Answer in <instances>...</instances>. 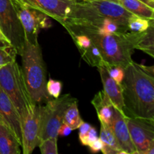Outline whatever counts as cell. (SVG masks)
Segmentation results:
<instances>
[{
    "label": "cell",
    "mask_w": 154,
    "mask_h": 154,
    "mask_svg": "<svg viewBox=\"0 0 154 154\" xmlns=\"http://www.w3.org/2000/svg\"><path fill=\"white\" fill-rule=\"evenodd\" d=\"M123 115L127 117L154 119V67L132 60L125 68L120 84Z\"/></svg>",
    "instance_id": "1"
},
{
    "label": "cell",
    "mask_w": 154,
    "mask_h": 154,
    "mask_svg": "<svg viewBox=\"0 0 154 154\" xmlns=\"http://www.w3.org/2000/svg\"><path fill=\"white\" fill-rule=\"evenodd\" d=\"M63 26L64 28L69 27L88 35L100 51L105 67L118 66L125 69L132 61V55L135 49L131 42L129 32L117 34H101L91 27L81 24L65 23Z\"/></svg>",
    "instance_id": "2"
},
{
    "label": "cell",
    "mask_w": 154,
    "mask_h": 154,
    "mask_svg": "<svg viewBox=\"0 0 154 154\" xmlns=\"http://www.w3.org/2000/svg\"><path fill=\"white\" fill-rule=\"evenodd\" d=\"M23 78L32 100L42 105L50 99L47 92V70L40 45L29 43L25 39L22 53Z\"/></svg>",
    "instance_id": "3"
},
{
    "label": "cell",
    "mask_w": 154,
    "mask_h": 154,
    "mask_svg": "<svg viewBox=\"0 0 154 154\" xmlns=\"http://www.w3.org/2000/svg\"><path fill=\"white\" fill-rule=\"evenodd\" d=\"M131 14L118 2L111 0H76L66 22L90 23L104 18H111L127 26Z\"/></svg>",
    "instance_id": "4"
},
{
    "label": "cell",
    "mask_w": 154,
    "mask_h": 154,
    "mask_svg": "<svg viewBox=\"0 0 154 154\" xmlns=\"http://www.w3.org/2000/svg\"><path fill=\"white\" fill-rule=\"evenodd\" d=\"M0 87L14 105L21 120L35 103L27 90L21 68L16 60L0 69Z\"/></svg>",
    "instance_id": "5"
},
{
    "label": "cell",
    "mask_w": 154,
    "mask_h": 154,
    "mask_svg": "<svg viewBox=\"0 0 154 154\" xmlns=\"http://www.w3.org/2000/svg\"><path fill=\"white\" fill-rule=\"evenodd\" d=\"M76 99L70 94L48 101L40 105V143L49 138H58V130L63 123L65 113Z\"/></svg>",
    "instance_id": "6"
},
{
    "label": "cell",
    "mask_w": 154,
    "mask_h": 154,
    "mask_svg": "<svg viewBox=\"0 0 154 154\" xmlns=\"http://www.w3.org/2000/svg\"><path fill=\"white\" fill-rule=\"evenodd\" d=\"M12 2L23 28L25 39L33 45L38 44V37L40 29L50 28L52 26L49 17L20 0H12Z\"/></svg>",
    "instance_id": "7"
},
{
    "label": "cell",
    "mask_w": 154,
    "mask_h": 154,
    "mask_svg": "<svg viewBox=\"0 0 154 154\" xmlns=\"http://www.w3.org/2000/svg\"><path fill=\"white\" fill-rule=\"evenodd\" d=\"M0 29L16 54L20 56L25 35L12 0H0Z\"/></svg>",
    "instance_id": "8"
},
{
    "label": "cell",
    "mask_w": 154,
    "mask_h": 154,
    "mask_svg": "<svg viewBox=\"0 0 154 154\" xmlns=\"http://www.w3.org/2000/svg\"><path fill=\"white\" fill-rule=\"evenodd\" d=\"M126 122L136 154L154 147V119L126 117Z\"/></svg>",
    "instance_id": "9"
},
{
    "label": "cell",
    "mask_w": 154,
    "mask_h": 154,
    "mask_svg": "<svg viewBox=\"0 0 154 154\" xmlns=\"http://www.w3.org/2000/svg\"><path fill=\"white\" fill-rule=\"evenodd\" d=\"M23 153L31 154L40 144V105L35 104L21 120Z\"/></svg>",
    "instance_id": "10"
},
{
    "label": "cell",
    "mask_w": 154,
    "mask_h": 154,
    "mask_svg": "<svg viewBox=\"0 0 154 154\" xmlns=\"http://www.w3.org/2000/svg\"><path fill=\"white\" fill-rule=\"evenodd\" d=\"M63 25L72 13L76 0H20Z\"/></svg>",
    "instance_id": "11"
},
{
    "label": "cell",
    "mask_w": 154,
    "mask_h": 154,
    "mask_svg": "<svg viewBox=\"0 0 154 154\" xmlns=\"http://www.w3.org/2000/svg\"><path fill=\"white\" fill-rule=\"evenodd\" d=\"M111 130L125 154H136V149L131 139L126 122V116L114 108V114L110 124Z\"/></svg>",
    "instance_id": "12"
},
{
    "label": "cell",
    "mask_w": 154,
    "mask_h": 154,
    "mask_svg": "<svg viewBox=\"0 0 154 154\" xmlns=\"http://www.w3.org/2000/svg\"><path fill=\"white\" fill-rule=\"evenodd\" d=\"M0 118L13 130L22 145V128L18 111L11 99L0 87Z\"/></svg>",
    "instance_id": "13"
},
{
    "label": "cell",
    "mask_w": 154,
    "mask_h": 154,
    "mask_svg": "<svg viewBox=\"0 0 154 154\" xmlns=\"http://www.w3.org/2000/svg\"><path fill=\"white\" fill-rule=\"evenodd\" d=\"M103 84V91L112 102L114 108H117L123 114V101L122 96V90L120 84L116 82L108 74V70L105 66L97 67Z\"/></svg>",
    "instance_id": "14"
},
{
    "label": "cell",
    "mask_w": 154,
    "mask_h": 154,
    "mask_svg": "<svg viewBox=\"0 0 154 154\" xmlns=\"http://www.w3.org/2000/svg\"><path fill=\"white\" fill-rule=\"evenodd\" d=\"M91 103L96 109L99 122L110 126L114 114V106L106 93L103 90L98 92Z\"/></svg>",
    "instance_id": "15"
},
{
    "label": "cell",
    "mask_w": 154,
    "mask_h": 154,
    "mask_svg": "<svg viewBox=\"0 0 154 154\" xmlns=\"http://www.w3.org/2000/svg\"><path fill=\"white\" fill-rule=\"evenodd\" d=\"M20 147L13 130L0 118V154H20Z\"/></svg>",
    "instance_id": "16"
},
{
    "label": "cell",
    "mask_w": 154,
    "mask_h": 154,
    "mask_svg": "<svg viewBox=\"0 0 154 154\" xmlns=\"http://www.w3.org/2000/svg\"><path fill=\"white\" fill-rule=\"evenodd\" d=\"M131 42L134 49L140 50L154 57V25L150 26L142 32H129Z\"/></svg>",
    "instance_id": "17"
},
{
    "label": "cell",
    "mask_w": 154,
    "mask_h": 154,
    "mask_svg": "<svg viewBox=\"0 0 154 154\" xmlns=\"http://www.w3.org/2000/svg\"><path fill=\"white\" fill-rule=\"evenodd\" d=\"M100 124L99 138L103 144V147L101 150L102 153L104 154H125L124 152L120 149L110 126L102 123H100Z\"/></svg>",
    "instance_id": "18"
},
{
    "label": "cell",
    "mask_w": 154,
    "mask_h": 154,
    "mask_svg": "<svg viewBox=\"0 0 154 154\" xmlns=\"http://www.w3.org/2000/svg\"><path fill=\"white\" fill-rule=\"evenodd\" d=\"M118 3L132 14L154 19V8L140 0H118Z\"/></svg>",
    "instance_id": "19"
},
{
    "label": "cell",
    "mask_w": 154,
    "mask_h": 154,
    "mask_svg": "<svg viewBox=\"0 0 154 154\" xmlns=\"http://www.w3.org/2000/svg\"><path fill=\"white\" fill-rule=\"evenodd\" d=\"M154 25V19H147L135 14H131L127 21V27L132 32H142Z\"/></svg>",
    "instance_id": "20"
},
{
    "label": "cell",
    "mask_w": 154,
    "mask_h": 154,
    "mask_svg": "<svg viewBox=\"0 0 154 154\" xmlns=\"http://www.w3.org/2000/svg\"><path fill=\"white\" fill-rule=\"evenodd\" d=\"M83 122L79 114L78 107V100H75L66 110L65 113L63 123L69 125L73 130L78 129Z\"/></svg>",
    "instance_id": "21"
},
{
    "label": "cell",
    "mask_w": 154,
    "mask_h": 154,
    "mask_svg": "<svg viewBox=\"0 0 154 154\" xmlns=\"http://www.w3.org/2000/svg\"><path fill=\"white\" fill-rule=\"evenodd\" d=\"M16 52L11 46H0V69L16 60Z\"/></svg>",
    "instance_id": "22"
},
{
    "label": "cell",
    "mask_w": 154,
    "mask_h": 154,
    "mask_svg": "<svg viewBox=\"0 0 154 154\" xmlns=\"http://www.w3.org/2000/svg\"><path fill=\"white\" fill-rule=\"evenodd\" d=\"M40 151L42 154H57V138H49L39 144Z\"/></svg>",
    "instance_id": "23"
},
{
    "label": "cell",
    "mask_w": 154,
    "mask_h": 154,
    "mask_svg": "<svg viewBox=\"0 0 154 154\" xmlns=\"http://www.w3.org/2000/svg\"><path fill=\"white\" fill-rule=\"evenodd\" d=\"M47 92L50 96H52L54 99H57L61 94L62 88H63V83L60 81L50 78L47 81Z\"/></svg>",
    "instance_id": "24"
},
{
    "label": "cell",
    "mask_w": 154,
    "mask_h": 154,
    "mask_svg": "<svg viewBox=\"0 0 154 154\" xmlns=\"http://www.w3.org/2000/svg\"><path fill=\"white\" fill-rule=\"evenodd\" d=\"M105 68L108 70L110 76L119 84H121L124 78L125 69L118 66H109Z\"/></svg>",
    "instance_id": "25"
},
{
    "label": "cell",
    "mask_w": 154,
    "mask_h": 154,
    "mask_svg": "<svg viewBox=\"0 0 154 154\" xmlns=\"http://www.w3.org/2000/svg\"><path fill=\"white\" fill-rule=\"evenodd\" d=\"M99 138L98 137V133L96 129L93 126H91L90 130L87 133L84 138L80 141L81 144L84 146H89L91 143H93L95 140H96Z\"/></svg>",
    "instance_id": "26"
},
{
    "label": "cell",
    "mask_w": 154,
    "mask_h": 154,
    "mask_svg": "<svg viewBox=\"0 0 154 154\" xmlns=\"http://www.w3.org/2000/svg\"><path fill=\"white\" fill-rule=\"evenodd\" d=\"M91 125L88 123H86V122L83 121L81 123V124L80 125V126L78 127L79 129V140H82L83 138L85 137V135H87V133L88 132V131L90 130V127H91Z\"/></svg>",
    "instance_id": "27"
},
{
    "label": "cell",
    "mask_w": 154,
    "mask_h": 154,
    "mask_svg": "<svg viewBox=\"0 0 154 154\" xmlns=\"http://www.w3.org/2000/svg\"><path fill=\"white\" fill-rule=\"evenodd\" d=\"M72 131H73V129H72L69 125L66 124V123H63L61 124V126H60V129H59L58 130V136H68V135H70V134L72 133Z\"/></svg>",
    "instance_id": "28"
},
{
    "label": "cell",
    "mask_w": 154,
    "mask_h": 154,
    "mask_svg": "<svg viewBox=\"0 0 154 154\" xmlns=\"http://www.w3.org/2000/svg\"><path fill=\"white\" fill-rule=\"evenodd\" d=\"M89 147L93 153H99V151L102 150V147H103V144H102V141H101L100 138H98L97 139L95 140L93 143H91L89 145Z\"/></svg>",
    "instance_id": "29"
},
{
    "label": "cell",
    "mask_w": 154,
    "mask_h": 154,
    "mask_svg": "<svg viewBox=\"0 0 154 154\" xmlns=\"http://www.w3.org/2000/svg\"><path fill=\"white\" fill-rule=\"evenodd\" d=\"M0 43L2 45H4V46H11V45H10V43H9L8 40L7 39V38L5 36L4 34H3L1 29H0Z\"/></svg>",
    "instance_id": "30"
},
{
    "label": "cell",
    "mask_w": 154,
    "mask_h": 154,
    "mask_svg": "<svg viewBox=\"0 0 154 154\" xmlns=\"http://www.w3.org/2000/svg\"><path fill=\"white\" fill-rule=\"evenodd\" d=\"M140 1L145 3L146 5L150 6V8H154V0H140Z\"/></svg>",
    "instance_id": "31"
}]
</instances>
